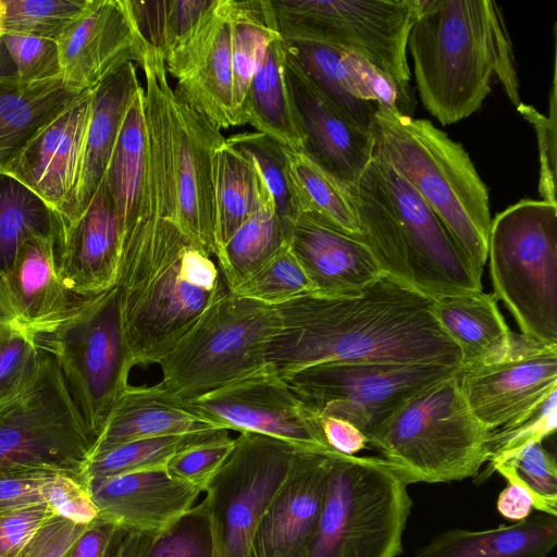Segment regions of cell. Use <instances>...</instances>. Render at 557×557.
<instances>
[{
  "label": "cell",
  "mask_w": 557,
  "mask_h": 557,
  "mask_svg": "<svg viewBox=\"0 0 557 557\" xmlns=\"http://www.w3.org/2000/svg\"><path fill=\"white\" fill-rule=\"evenodd\" d=\"M433 300L386 274L356 296L296 298L275 307L280 329L265 363L280 379L324 362L461 368L460 350L437 323Z\"/></svg>",
  "instance_id": "1"
},
{
  "label": "cell",
  "mask_w": 557,
  "mask_h": 557,
  "mask_svg": "<svg viewBox=\"0 0 557 557\" xmlns=\"http://www.w3.org/2000/svg\"><path fill=\"white\" fill-rule=\"evenodd\" d=\"M115 288L132 367L158 364L228 290L211 256L177 225L122 235Z\"/></svg>",
  "instance_id": "2"
},
{
  "label": "cell",
  "mask_w": 557,
  "mask_h": 557,
  "mask_svg": "<svg viewBox=\"0 0 557 557\" xmlns=\"http://www.w3.org/2000/svg\"><path fill=\"white\" fill-rule=\"evenodd\" d=\"M407 52L423 107L442 125L479 110L496 78L521 103L511 39L491 0H419Z\"/></svg>",
  "instance_id": "3"
},
{
  "label": "cell",
  "mask_w": 557,
  "mask_h": 557,
  "mask_svg": "<svg viewBox=\"0 0 557 557\" xmlns=\"http://www.w3.org/2000/svg\"><path fill=\"white\" fill-rule=\"evenodd\" d=\"M347 187L360 235L383 274L433 299L482 292L481 277L446 226L377 151Z\"/></svg>",
  "instance_id": "4"
},
{
  "label": "cell",
  "mask_w": 557,
  "mask_h": 557,
  "mask_svg": "<svg viewBox=\"0 0 557 557\" xmlns=\"http://www.w3.org/2000/svg\"><path fill=\"white\" fill-rule=\"evenodd\" d=\"M371 133L374 150L411 184L482 275L490 195L463 146L429 120L386 108H377Z\"/></svg>",
  "instance_id": "5"
},
{
  "label": "cell",
  "mask_w": 557,
  "mask_h": 557,
  "mask_svg": "<svg viewBox=\"0 0 557 557\" xmlns=\"http://www.w3.org/2000/svg\"><path fill=\"white\" fill-rule=\"evenodd\" d=\"M459 370L409 399L368 437L408 484L475 478L490 460L493 431L467 405Z\"/></svg>",
  "instance_id": "6"
},
{
  "label": "cell",
  "mask_w": 557,
  "mask_h": 557,
  "mask_svg": "<svg viewBox=\"0 0 557 557\" xmlns=\"http://www.w3.org/2000/svg\"><path fill=\"white\" fill-rule=\"evenodd\" d=\"M409 484L383 458L329 454L327 491L307 557H397L412 507Z\"/></svg>",
  "instance_id": "7"
},
{
  "label": "cell",
  "mask_w": 557,
  "mask_h": 557,
  "mask_svg": "<svg viewBox=\"0 0 557 557\" xmlns=\"http://www.w3.org/2000/svg\"><path fill=\"white\" fill-rule=\"evenodd\" d=\"M487 258L493 294L521 336L557 345V205L521 199L497 213Z\"/></svg>",
  "instance_id": "8"
},
{
  "label": "cell",
  "mask_w": 557,
  "mask_h": 557,
  "mask_svg": "<svg viewBox=\"0 0 557 557\" xmlns=\"http://www.w3.org/2000/svg\"><path fill=\"white\" fill-rule=\"evenodd\" d=\"M280 329L275 307L227 290L159 361V384L188 401L265 367L267 349Z\"/></svg>",
  "instance_id": "9"
},
{
  "label": "cell",
  "mask_w": 557,
  "mask_h": 557,
  "mask_svg": "<svg viewBox=\"0 0 557 557\" xmlns=\"http://www.w3.org/2000/svg\"><path fill=\"white\" fill-rule=\"evenodd\" d=\"M95 445L53 357L41 350L29 380L0 401V474L52 472L85 484Z\"/></svg>",
  "instance_id": "10"
},
{
  "label": "cell",
  "mask_w": 557,
  "mask_h": 557,
  "mask_svg": "<svg viewBox=\"0 0 557 557\" xmlns=\"http://www.w3.org/2000/svg\"><path fill=\"white\" fill-rule=\"evenodd\" d=\"M51 355L96 443L132 370L115 286L88 297L53 331L35 336ZM96 446V445H95Z\"/></svg>",
  "instance_id": "11"
},
{
  "label": "cell",
  "mask_w": 557,
  "mask_h": 557,
  "mask_svg": "<svg viewBox=\"0 0 557 557\" xmlns=\"http://www.w3.org/2000/svg\"><path fill=\"white\" fill-rule=\"evenodd\" d=\"M284 41H311L356 53L410 88L407 58L419 0H269Z\"/></svg>",
  "instance_id": "12"
},
{
  "label": "cell",
  "mask_w": 557,
  "mask_h": 557,
  "mask_svg": "<svg viewBox=\"0 0 557 557\" xmlns=\"http://www.w3.org/2000/svg\"><path fill=\"white\" fill-rule=\"evenodd\" d=\"M459 369L440 364L324 362L282 380L311 411L352 423L368 441L409 399Z\"/></svg>",
  "instance_id": "13"
},
{
  "label": "cell",
  "mask_w": 557,
  "mask_h": 557,
  "mask_svg": "<svg viewBox=\"0 0 557 557\" xmlns=\"http://www.w3.org/2000/svg\"><path fill=\"white\" fill-rule=\"evenodd\" d=\"M297 448L253 432L234 438L230 456L205 488L215 557H250L259 520L284 482Z\"/></svg>",
  "instance_id": "14"
},
{
  "label": "cell",
  "mask_w": 557,
  "mask_h": 557,
  "mask_svg": "<svg viewBox=\"0 0 557 557\" xmlns=\"http://www.w3.org/2000/svg\"><path fill=\"white\" fill-rule=\"evenodd\" d=\"M164 106L177 224L193 243L214 256L213 160L226 138L177 96L169 82Z\"/></svg>",
  "instance_id": "15"
},
{
  "label": "cell",
  "mask_w": 557,
  "mask_h": 557,
  "mask_svg": "<svg viewBox=\"0 0 557 557\" xmlns=\"http://www.w3.org/2000/svg\"><path fill=\"white\" fill-rule=\"evenodd\" d=\"M459 384L471 412L486 429L511 426L557 392V345L516 336L507 359L460 368Z\"/></svg>",
  "instance_id": "16"
},
{
  "label": "cell",
  "mask_w": 557,
  "mask_h": 557,
  "mask_svg": "<svg viewBox=\"0 0 557 557\" xmlns=\"http://www.w3.org/2000/svg\"><path fill=\"white\" fill-rule=\"evenodd\" d=\"M221 429L253 432L301 449L326 451L320 419L265 364L193 401Z\"/></svg>",
  "instance_id": "17"
},
{
  "label": "cell",
  "mask_w": 557,
  "mask_h": 557,
  "mask_svg": "<svg viewBox=\"0 0 557 557\" xmlns=\"http://www.w3.org/2000/svg\"><path fill=\"white\" fill-rule=\"evenodd\" d=\"M57 42L61 77L78 92L95 89L127 62L140 65L149 48L133 21L127 0H88Z\"/></svg>",
  "instance_id": "18"
},
{
  "label": "cell",
  "mask_w": 557,
  "mask_h": 557,
  "mask_svg": "<svg viewBox=\"0 0 557 557\" xmlns=\"http://www.w3.org/2000/svg\"><path fill=\"white\" fill-rule=\"evenodd\" d=\"M231 0H213L185 40L164 60L175 94L215 127L236 126L232 110Z\"/></svg>",
  "instance_id": "19"
},
{
  "label": "cell",
  "mask_w": 557,
  "mask_h": 557,
  "mask_svg": "<svg viewBox=\"0 0 557 557\" xmlns=\"http://www.w3.org/2000/svg\"><path fill=\"white\" fill-rule=\"evenodd\" d=\"M297 448L257 525L250 557H307L323 510L329 454Z\"/></svg>",
  "instance_id": "20"
},
{
  "label": "cell",
  "mask_w": 557,
  "mask_h": 557,
  "mask_svg": "<svg viewBox=\"0 0 557 557\" xmlns=\"http://www.w3.org/2000/svg\"><path fill=\"white\" fill-rule=\"evenodd\" d=\"M284 65L305 136L302 149L345 186L355 184L373 157L372 133L347 120L323 96L286 46Z\"/></svg>",
  "instance_id": "21"
},
{
  "label": "cell",
  "mask_w": 557,
  "mask_h": 557,
  "mask_svg": "<svg viewBox=\"0 0 557 557\" xmlns=\"http://www.w3.org/2000/svg\"><path fill=\"white\" fill-rule=\"evenodd\" d=\"M92 90L40 129L2 171L32 189L61 216L69 209L78 181Z\"/></svg>",
  "instance_id": "22"
},
{
  "label": "cell",
  "mask_w": 557,
  "mask_h": 557,
  "mask_svg": "<svg viewBox=\"0 0 557 557\" xmlns=\"http://www.w3.org/2000/svg\"><path fill=\"white\" fill-rule=\"evenodd\" d=\"M287 246L317 295L356 296L383 274L358 236L343 232L313 212L302 211L296 216L287 234Z\"/></svg>",
  "instance_id": "23"
},
{
  "label": "cell",
  "mask_w": 557,
  "mask_h": 557,
  "mask_svg": "<svg viewBox=\"0 0 557 557\" xmlns=\"http://www.w3.org/2000/svg\"><path fill=\"white\" fill-rule=\"evenodd\" d=\"M121 250V230L104 181L86 209L64 223L55 243L57 272L65 287L92 296L115 286Z\"/></svg>",
  "instance_id": "24"
},
{
  "label": "cell",
  "mask_w": 557,
  "mask_h": 557,
  "mask_svg": "<svg viewBox=\"0 0 557 557\" xmlns=\"http://www.w3.org/2000/svg\"><path fill=\"white\" fill-rule=\"evenodd\" d=\"M100 516L132 531L156 532L194 506L203 490L172 476L165 467L89 481Z\"/></svg>",
  "instance_id": "25"
},
{
  "label": "cell",
  "mask_w": 557,
  "mask_h": 557,
  "mask_svg": "<svg viewBox=\"0 0 557 557\" xmlns=\"http://www.w3.org/2000/svg\"><path fill=\"white\" fill-rule=\"evenodd\" d=\"M55 242L44 236L25 239L3 276L15 314L34 337L53 331L90 297L74 294L62 283L57 272Z\"/></svg>",
  "instance_id": "26"
},
{
  "label": "cell",
  "mask_w": 557,
  "mask_h": 557,
  "mask_svg": "<svg viewBox=\"0 0 557 557\" xmlns=\"http://www.w3.org/2000/svg\"><path fill=\"white\" fill-rule=\"evenodd\" d=\"M213 429L221 428L193 401L171 395L159 383L128 384L112 408L92 456L140 438Z\"/></svg>",
  "instance_id": "27"
},
{
  "label": "cell",
  "mask_w": 557,
  "mask_h": 557,
  "mask_svg": "<svg viewBox=\"0 0 557 557\" xmlns=\"http://www.w3.org/2000/svg\"><path fill=\"white\" fill-rule=\"evenodd\" d=\"M140 88L133 62H127L92 90L91 114L85 137L76 188L64 223L75 221L101 184L131 102Z\"/></svg>",
  "instance_id": "28"
},
{
  "label": "cell",
  "mask_w": 557,
  "mask_h": 557,
  "mask_svg": "<svg viewBox=\"0 0 557 557\" xmlns=\"http://www.w3.org/2000/svg\"><path fill=\"white\" fill-rule=\"evenodd\" d=\"M494 294L472 292L433 300L434 317L457 345L461 368L485 366L507 359L516 336L500 313Z\"/></svg>",
  "instance_id": "29"
},
{
  "label": "cell",
  "mask_w": 557,
  "mask_h": 557,
  "mask_svg": "<svg viewBox=\"0 0 557 557\" xmlns=\"http://www.w3.org/2000/svg\"><path fill=\"white\" fill-rule=\"evenodd\" d=\"M85 92L69 88L62 77L23 83L14 74L1 75L0 172L40 129Z\"/></svg>",
  "instance_id": "30"
},
{
  "label": "cell",
  "mask_w": 557,
  "mask_h": 557,
  "mask_svg": "<svg viewBox=\"0 0 557 557\" xmlns=\"http://www.w3.org/2000/svg\"><path fill=\"white\" fill-rule=\"evenodd\" d=\"M556 543L557 517L542 512L488 530L445 531L413 557H547Z\"/></svg>",
  "instance_id": "31"
},
{
  "label": "cell",
  "mask_w": 557,
  "mask_h": 557,
  "mask_svg": "<svg viewBox=\"0 0 557 557\" xmlns=\"http://www.w3.org/2000/svg\"><path fill=\"white\" fill-rule=\"evenodd\" d=\"M285 44L273 40L252 77L246 99L244 123L287 147L304 148L305 136L288 90Z\"/></svg>",
  "instance_id": "32"
},
{
  "label": "cell",
  "mask_w": 557,
  "mask_h": 557,
  "mask_svg": "<svg viewBox=\"0 0 557 557\" xmlns=\"http://www.w3.org/2000/svg\"><path fill=\"white\" fill-rule=\"evenodd\" d=\"M214 256L236 230L272 200L253 163L226 143L214 153Z\"/></svg>",
  "instance_id": "33"
},
{
  "label": "cell",
  "mask_w": 557,
  "mask_h": 557,
  "mask_svg": "<svg viewBox=\"0 0 557 557\" xmlns=\"http://www.w3.org/2000/svg\"><path fill=\"white\" fill-rule=\"evenodd\" d=\"M146 154L145 89L140 86L127 110L103 177L114 206L121 236L138 213Z\"/></svg>",
  "instance_id": "34"
},
{
  "label": "cell",
  "mask_w": 557,
  "mask_h": 557,
  "mask_svg": "<svg viewBox=\"0 0 557 557\" xmlns=\"http://www.w3.org/2000/svg\"><path fill=\"white\" fill-rule=\"evenodd\" d=\"M232 110L236 126L244 112L253 75L269 45L281 38L269 0H231Z\"/></svg>",
  "instance_id": "35"
},
{
  "label": "cell",
  "mask_w": 557,
  "mask_h": 557,
  "mask_svg": "<svg viewBox=\"0 0 557 557\" xmlns=\"http://www.w3.org/2000/svg\"><path fill=\"white\" fill-rule=\"evenodd\" d=\"M62 231L58 211L14 176L0 172V274L10 272L25 239L44 236L58 242Z\"/></svg>",
  "instance_id": "36"
},
{
  "label": "cell",
  "mask_w": 557,
  "mask_h": 557,
  "mask_svg": "<svg viewBox=\"0 0 557 557\" xmlns=\"http://www.w3.org/2000/svg\"><path fill=\"white\" fill-rule=\"evenodd\" d=\"M284 42L323 96L347 120L371 133L377 107L364 100L358 92L345 60V51L311 41Z\"/></svg>",
  "instance_id": "37"
},
{
  "label": "cell",
  "mask_w": 557,
  "mask_h": 557,
  "mask_svg": "<svg viewBox=\"0 0 557 557\" xmlns=\"http://www.w3.org/2000/svg\"><path fill=\"white\" fill-rule=\"evenodd\" d=\"M230 437L228 430L213 429L127 442L92 456L83 474L84 483L86 485L94 480L165 467L171 458L187 449L225 441Z\"/></svg>",
  "instance_id": "38"
},
{
  "label": "cell",
  "mask_w": 557,
  "mask_h": 557,
  "mask_svg": "<svg viewBox=\"0 0 557 557\" xmlns=\"http://www.w3.org/2000/svg\"><path fill=\"white\" fill-rule=\"evenodd\" d=\"M284 148L300 212H313L343 232L359 236L360 228L347 187L304 149Z\"/></svg>",
  "instance_id": "39"
},
{
  "label": "cell",
  "mask_w": 557,
  "mask_h": 557,
  "mask_svg": "<svg viewBox=\"0 0 557 557\" xmlns=\"http://www.w3.org/2000/svg\"><path fill=\"white\" fill-rule=\"evenodd\" d=\"M287 245L272 200L244 222L218 252L216 260L228 290Z\"/></svg>",
  "instance_id": "40"
},
{
  "label": "cell",
  "mask_w": 557,
  "mask_h": 557,
  "mask_svg": "<svg viewBox=\"0 0 557 557\" xmlns=\"http://www.w3.org/2000/svg\"><path fill=\"white\" fill-rule=\"evenodd\" d=\"M225 143L253 163L272 199L287 240L288 231L300 209L289 177L284 145L257 131L231 135Z\"/></svg>",
  "instance_id": "41"
},
{
  "label": "cell",
  "mask_w": 557,
  "mask_h": 557,
  "mask_svg": "<svg viewBox=\"0 0 557 557\" xmlns=\"http://www.w3.org/2000/svg\"><path fill=\"white\" fill-rule=\"evenodd\" d=\"M213 0H127L143 39L165 60L190 34Z\"/></svg>",
  "instance_id": "42"
},
{
  "label": "cell",
  "mask_w": 557,
  "mask_h": 557,
  "mask_svg": "<svg viewBox=\"0 0 557 557\" xmlns=\"http://www.w3.org/2000/svg\"><path fill=\"white\" fill-rule=\"evenodd\" d=\"M494 471L507 483L522 485L531 495L534 508L557 517V466L555 456L542 442H534L486 468L482 479Z\"/></svg>",
  "instance_id": "43"
},
{
  "label": "cell",
  "mask_w": 557,
  "mask_h": 557,
  "mask_svg": "<svg viewBox=\"0 0 557 557\" xmlns=\"http://www.w3.org/2000/svg\"><path fill=\"white\" fill-rule=\"evenodd\" d=\"M41 350L17 319L0 274V401L21 388L39 363Z\"/></svg>",
  "instance_id": "44"
},
{
  "label": "cell",
  "mask_w": 557,
  "mask_h": 557,
  "mask_svg": "<svg viewBox=\"0 0 557 557\" xmlns=\"http://www.w3.org/2000/svg\"><path fill=\"white\" fill-rule=\"evenodd\" d=\"M230 292L276 307L314 294V288L286 245Z\"/></svg>",
  "instance_id": "45"
},
{
  "label": "cell",
  "mask_w": 557,
  "mask_h": 557,
  "mask_svg": "<svg viewBox=\"0 0 557 557\" xmlns=\"http://www.w3.org/2000/svg\"><path fill=\"white\" fill-rule=\"evenodd\" d=\"M88 0H0V36L21 34L57 40Z\"/></svg>",
  "instance_id": "46"
},
{
  "label": "cell",
  "mask_w": 557,
  "mask_h": 557,
  "mask_svg": "<svg viewBox=\"0 0 557 557\" xmlns=\"http://www.w3.org/2000/svg\"><path fill=\"white\" fill-rule=\"evenodd\" d=\"M141 557H215L207 499L156 531Z\"/></svg>",
  "instance_id": "47"
},
{
  "label": "cell",
  "mask_w": 557,
  "mask_h": 557,
  "mask_svg": "<svg viewBox=\"0 0 557 557\" xmlns=\"http://www.w3.org/2000/svg\"><path fill=\"white\" fill-rule=\"evenodd\" d=\"M0 40L9 53L18 81L34 83L61 77L57 40L21 34H4Z\"/></svg>",
  "instance_id": "48"
},
{
  "label": "cell",
  "mask_w": 557,
  "mask_h": 557,
  "mask_svg": "<svg viewBox=\"0 0 557 557\" xmlns=\"http://www.w3.org/2000/svg\"><path fill=\"white\" fill-rule=\"evenodd\" d=\"M556 40L554 49L553 78L549 90L548 116L534 107L521 102L518 112L533 126L540 152L539 193L543 200L557 205L556 200V141H557V102H556Z\"/></svg>",
  "instance_id": "49"
},
{
  "label": "cell",
  "mask_w": 557,
  "mask_h": 557,
  "mask_svg": "<svg viewBox=\"0 0 557 557\" xmlns=\"http://www.w3.org/2000/svg\"><path fill=\"white\" fill-rule=\"evenodd\" d=\"M556 398L557 392L547 397L527 419L511 426L500 428L492 432L488 467L531 443L542 442L555 432Z\"/></svg>",
  "instance_id": "50"
},
{
  "label": "cell",
  "mask_w": 557,
  "mask_h": 557,
  "mask_svg": "<svg viewBox=\"0 0 557 557\" xmlns=\"http://www.w3.org/2000/svg\"><path fill=\"white\" fill-rule=\"evenodd\" d=\"M234 445V438L187 449L166 465V471L175 479L194 484L203 491L211 478L226 461Z\"/></svg>",
  "instance_id": "51"
},
{
  "label": "cell",
  "mask_w": 557,
  "mask_h": 557,
  "mask_svg": "<svg viewBox=\"0 0 557 557\" xmlns=\"http://www.w3.org/2000/svg\"><path fill=\"white\" fill-rule=\"evenodd\" d=\"M55 511L46 503L0 513V556L20 557Z\"/></svg>",
  "instance_id": "52"
},
{
  "label": "cell",
  "mask_w": 557,
  "mask_h": 557,
  "mask_svg": "<svg viewBox=\"0 0 557 557\" xmlns=\"http://www.w3.org/2000/svg\"><path fill=\"white\" fill-rule=\"evenodd\" d=\"M45 500L62 518L89 524L100 516L87 487L70 475L54 474L45 487Z\"/></svg>",
  "instance_id": "53"
},
{
  "label": "cell",
  "mask_w": 557,
  "mask_h": 557,
  "mask_svg": "<svg viewBox=\"0 0 557 557\" xmlns=\"http://www.w3.org/2000/svg\"><path fill=\"white\" fill-rule=\"evenodd\" d=\"M87 525L55 516L39 530L20 557H69Z\"/></svg>",
  "instance_id": "54"
},
{
  "label": "cell",
  "mask_w": 557,
  "mask_h": 557,
  "mask_svg": "<svg viewBox=\"0 0 557 557\" xmlns=\"http://www.w3.org/2000/svg\"><path fill=\"white\" fill-rule=\"evenodd\" d=\"M52 472H17L0 474V513L46 503L45 487Z\"/></svg>",
  "instance_id": "55"
},
{
  "label": "cell",
  "mask_w": 557,
  "mask_h": 557,
  "mask_svg": "<svg viewBox=\"0 0 557 557\" xmlns=\"http://www.w3.org/2000/svg\"><path fill=\"white\" fill-rule=\"evenodd\" d=\"M128 530L99 516L78 536L69 557H114Z\"/></svg>",
  "instance_id": "56"
},
{
  "label": "cell",
  "mask_w": 557,
  "mask_h": 557,
  "mask_svg": "<svg viewBox=\"0 0 557 557\" xmlns=\"http://www.w3.org/2000/svg\"><path fill=\"white\" fill-rule=\"evenodd\" d=\"M326 446L337 453L355 455L368 446L367 437L352 423L336 418L319 416Z\"/></svg>",
  "instance_id": "57"
},
{
  "label": "cell",
  "mask_w": 557,
  "mask_h": 557,
  "mask_svg": "<svg viewBox=\"0 0 557 557\" xmlns=\"http://www.w3.org/2000/svg\"><path fill=\"white\" fill-rule=\"evenodd\" d=\"M496 507L498 512L511 521H521L534 509L530 493L518 483H508L500 492Z\"/></svg>",
  "instance_id": "58"
},
{
  "label": "cell",
  "mask_w": 557,
  "mask_h": 557,
  "mask_svg": "<svg viewBox=\"0 0 557 557\" xmlns=\"http://www.w3.org/2000/svg\"><path fill=\"white\" fill-rule=\"evenodd\" d=\"M153 533L128 530L114 557H141Z\"/></svg>",
  "instance_id": "59"
},
{
  "label": "cell",
  "mask_w": 557,
  "mask_h": 557,
  "mask_svg": "<svg viewBox=\"0 0 557 557\" xmlns=\"http://www.w3.org/2000/svg\"><path fill=\"white\" fill-rule=\"evenodd\" d=\"M7 74L15 75V70L5 47L0 40V76Z\"/></svg>",
  "instance_id": "60"
},
{
  "label": "cell",
  "mask_w": 557,
  "mask_h": 557,
  "mask_svg": "<svg viewBox=\"0 0 557 557\" xmlns=\"http://www.w3.org/2000/svg\"><path fill=\"white\" fill-rule=\"evenodd\" d=\"M1 557V556H0Z\"/></svg>",
  "instance_id": "61"
}]
</instances>
